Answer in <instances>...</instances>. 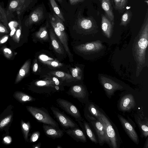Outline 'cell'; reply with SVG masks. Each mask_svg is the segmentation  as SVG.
<instances>
[{
	"instance_id": "1",
	"label": "cell",
	"mask_w": 148,
	"mask_h": 148,
	"mask_svg": "<svg viewBox=\"0 0 148 148\" xmlns=\"http://www.w3.org/2000/svg\"><path fill=\"white\" fill-rule=\"evenodd\" d=\"M26 108L28 111L38 121L59 128L58 123L51 116L47 110L44 108L32 106H27Z\"/></svg>"
},
{
	"instance_id": "2",
	"label": "cell",
	"mask_w": 148,
	"mask_h": 148,
	"mask_svg": "<svg viewBox=\"0 0 148 148\" xmlns=\"http://www.w3.org/2000/svg\"><path fill=\"white\" fill-rule=\"evenodd\" d=\"M105 127L108 140V143L110 147L118 148L119 146V140L113 125L106 116L102 113L101 118L99 120Z\"/></svg>"
},
{
	"instance_id": "3",
	"label": "cell",
	"mask_w": 148,
	"mask_h": 148,
	"mask_svg": "<svg viewBox=\"0 0 148 148\" xmlns=\"http://www.w3.org/2000/svg\"><path fill=\"white\" fill-rule=\"evenodd\" d=\"M84 116L93 126L98 136V143L100 145H102L105 143H108V140L104 126L99 120L87 114H84Z\"/></svg>"
},
{
	"instance_id": "4",
	"label": "cell",
	"mask_w": 148,
	"mask_h": 148,
	"mask_svg": "<svg viewBox=\"0 0 148 148\" xmlns=\"http://www.w3.org/2000/svg\"><path fill=\"white\" fill-rule=\"evenodd\" d=\"M56 101L60 106L68 114L74 117L77 121H82L83 120L77 107L71 102L65 99L58 98Z\"/></svg>"
},
{
	"instance_id": "5",
	"label": "cell",
	"mask_w": 148,
	"mask_h": 148,
	"mask_svg": "<svg viewBox=\"0 0 148 148\" xmlns=\"http://www.w3.org/2000/svg\"><path fill=\"white\" fill-rule=\"evenodd\" d=\"M50 108L55 117L64 128L72 129L78 127L76 123L58 108L52 106Z\"/></svg>"
},
{
	"instance_id": "6",
	"label": "cell",
	"mask_w": 148,
	"mask_h": 148,
	"mask_svg": "<svg viewBox=\"0 0 148 148\" xmlns=\"http://www.w3.org/2000/svg\"><path fill=\"white\" fill-rule=\"evenodd\" d=\"M77 23L79 28L86 32H95L97 30L98 28L95 20L92 16L88 17H79Z\"/></svg>"
},
{
	"instance_id": "7",
	"label": "cell",
	"mask_w": 148,
	"mask_h": 148,
	"mask_svg": "<svg viewBox=\"0 0 148 148\" xmlns=\"http://www.w3.org/2000/svg\"><path fill=\"white\" fill-rule=\"evenodd\" d=\"M118 116L122 126L129 137L135 143L138 144L139 143L138 137L133 127L121 115L118 114Z\"/></svg>"
},
{
	"instance_id": "8",
	"label": "cell",
	"mask_w": 148,
	"mask_h": 148,
	"mask_svg": "<svg viewBox=\"0 0 148 148\" xmlns=\"http://www.w3.org/2000/svg\"><path fill=\"white\" fill-rule=\"evenodd\" d=\"M101 82L109 98L111 97L116 90H121L123 88L118 84L107 78H102Z\"/></svg>"
},
{
	"instance_id": "9",
	"label": "cell",
	"mask_w": 148,
	"mask_h": 148,
	"mask_svg": "<svg viewBox=\"0 0 148 148\" xmlns=\"http://www.w3.org/2000/svg\"><path fill=\"white\" fill-rule=\"evenodd\" d=\"M136 105L135 99L131 94L123 96L119 103V108L122 111H127L134 108Z\"/></svg>"
},
{
	"instance_id": "10",
	"label": "cell",
	"mask_w": 148,
	"mask_h": 148,
	"mask_svg": "<svg viewBox=\"0 0 148 148\" xmlns=\"http://www.w3.org/2000/svg\"><path fill=\"white\" fill-rule=\"evenodd\" d=\"M26 2V0H11L6 12L7 15L15 12L18 13L23 11L27 7Z\"/></svg>"
},
{
	"instance_id": "11",
	"label": "cell",
	"mask_w": 148,
	"mask_h": 148,
	"mask_svg": "<svg viewBox=\"0 0 148 148\" xmlns=\"http://www.w3.org/2000/svg\"><path fill=\"white\" fill-rule=\"evenodd\" d=\"M51 23L53 27L55 34L58 37L60 41L64 46V49L70 58L72 57V54L70 52L68 45L67 35L65 32L60 30L56 26L53 21L51 18Z\"/></svg>"
},
{
	"instance_id": "12",
	"label": "cell",
	"mask_w": 148,
	"mask_h": 148,
	"mask_svg": "<svg viewBox=\"0 0 148 148\" xmlns=\"http://www.w3.org/2000/svg\"><path fill=\"white\" fill-rule=\"evenodd\" d=\"M68 94L79 101L84 99L88 95L87 90L84 87L80 85L72 86L68 92Z\"/></svg>"
},
{
	"instance_id": "13",
	"label": "cell",
	"mask_w": 148,
	"mask_h": 148,
	"mask_svg": "<svg viewBox=\"0 0 148 148\" xmlns=\"http://www.w3.org/2000/svg\"><path fill=\"white\" fill-rule=\"evenodd\" d=\"M43 128L45 134L53 139L60 138L64 135L63 131L51 125L43 124Z\"/></svg>"
},
{
	"instance_id": "14",
	"label": "cell",
	"mask_w": 148,
	"mask_h": 148,
	"mask_svg": "<svg viewBox=\"0 0 148 148\" xmlns=\"http://www.w3.org/2000/svg\"><path fill=\"white\" fill-rule=\"evenodd\" d=\"M100 43L97 42L86 43L77 45L75 47L77 50L83 53H89L97 51L102 48Z\"/></svg>"
},
{
	"instance_id": "15",
	"label": "cell",
	"mask_w": 148,
	"mask_h": 148,
	"mask_svg": "<svg viewBox=\"0 0 148 148\" xmlns=\"http://www.w3.org/2000/svg\"><path fill=\"white\" fill-rule=\"evenodd\" d=\"M65 132L68 135L77 142L85 143L87 141L84 133L79 127L68 129Z\"/></svg>"
},
{
	"instance_id": "16",
	"label": "cell",
	"mask_w": 148,
	"mask_h": 148,
	"mask_svg": "<svg viewBox=\"0 0 148 148\" xmlns=\"http://www.w3.org/2000/svg\"><path fill=\"white\" fill-rule=\"evenodd\" d=\"M101 28L103 32L108 37H110L112 34L114 22L110 21L103 14H101Z\"/></svg>"
},
{
	"instance_id": "17",
	"label": "cell",
	"mask_w": 148,
	"mask_h": 148,
	"mask_svg": "<svg viewBox=\"0 0 148 148\" xmlns=\"http://www.w3.org/2000/svg\"><path fill=\"white\" fill-rule=\"evenodd\" d=\"M102 113L93 103L88 102L86 104L85 114L100 120L101 118Z\"/></svg>"
},
{
	"instance_id": "18",
	"label": "cell",
	"mask_w": 148,
	"mask_h": 148,
	"mask_svg": "<svg viewBox=\"0 0 148 148\" xmlns=\"http://www.w3.org/2000/svg\"><path fill=\"white\" fill-rule=\"evenodd\" d=\"M44 17L43 12L40 8H38L34 10L29 15L26 21L28 25L36 23L41 20Z\"/></svg>"
},
{
	"instance_id": "19",
	"label": "cell",
	"mask_w": 148,
	"mask_h": 148,
	"mask_svg": "<svg viewBox=\"0 0 148 148\" xmlns=\"http://www.w3.org/2000/svg\"><path fill=\"white\" fill-rule=\"evenodd\" d=\"M101 7L105 16L111 21L114 22V15L110 0H100Z\"/></svg>"
},
{
	"instance_id": "20",
	"label": "cell",
	"mask_w": 148,
	"mask_h": 148,
	"mask_svg": "<svg viewBox=\"0 0 148 148\" xmlns=\"http://www.w3.org/2000/svg\"><path fill=\"white\" fill-rule=\"evenodd\" d=\"M80 126L86 133L88 137L92 142L95 144L98 143L96 137L88 123L85 120L77 121Z\"/></svg>"
},
{
	"instance_id": "21",
	"label": "cell",
	"mask_w": 148,
	"mask_h": 148,
	"mask_svg": "<svg viewBox=\"0 0 148 148\" xmlns=\"http://www.w3.org/2000/svg\"><path fill=\"white\" fill-rule=\"evenodd\" d=\"M49 34L52 45L54 50L59 54H63L64 51L62 46L51 29L49 30Z\"/></svg>"
},
{
	"instance_id": "22",
	"label": "cell",
	"mask_w": 148,
	"mask_h": 148,
	"mask_svg": "<svg viewBox=\"0 0 148 148\" xmlns=\"http://www.w3.org/2000/svg\"><path fill=\"white\" fill-rule=\"evenodd\" d=\"M30 61L27 60L19 70L16 79L15 83L21 81L28 73L29 69Z\"/></svg>"
},
{
	"instance_id": "23",
	"label": "cell",
	"mask_w": 148,
	"mask_h": 148,
	"mask_svg": "<svg viewBox=\"0 0 148 148\" xmlns=\"http://www.w3.org/2000/svg\"><path fill=\"white\" fill-rule=\"evenodd\" d=\"M39 58L43 63L54 67H59L62 65V63L58 61L53 60V59H51L45 55H40L39 56Z\"/></svg>"
},
{
	"instance_id": "24",
	"label": "cell",
	"mask_w": 148,
	"mask_h": 148,
	"mask_svg": "<svg viewBox=\"0 0 148 148\" xmlns=\"http://www.w3.org/2000/svg\"><path fill=\"white\" fill-rule=\"evenodd\" d=\"M14 97L21 102H26L35 100L32 97L21 92H17L14 94Z\"/></svg>"
},
{
	"instance_id": "25",
	"label": "cell",
	"mask_w": 148,
	"mask_h": 148,
	"mask_svg": "<svg viewBox=\"0 0 148 148\" xmlns=\"http://www.w3.org/2000/svg\"><path fill=\"white\" fill-rule=\"evenodd\" d=\"M136 120L142 134L146 138L148 135V122L142 121L138 118H136Z\"/></svg>"
},
{
	"instance_id": "26",
	"label": "cell",
	"mask_w": 148,
	"mask_h": 148,
	"mask_svg": "<svg viewBox=\"0 0 148 148\" xmlns=\"http://www.w3.org/2000/svg\"><path fill=\"white\" fill-rule=\"evenodd\" d=\"M132 16V13L130 9L126 10L122 15L120 25L126 26L130 21Z\"/></svg>"
},
{
	"instance_id": "27",
	"label": "cell",
	"mask_w": 148,
	"mask_h": 148,
	"mask_svg": "<svg viewBox=\"0 0 148 148\" xmlns=\"http://www.w3.org/2000/svg\"><path fill=\"white\" fill-rule=\"evenodd\" d=\"M50 73L62 81L71 80L73 78L72 76L70 74L62 71H51Z\"/></svg>"
},
{
	"instance_id": "28",
	"label": "cell",
	"mask_w": 148,
	"mask_h": 148,
	"mask_svg": "<svg viewBox=\"0 0 148 148\" xmlns=\"http://www.w3.org/2000/svg\"><path fill=\"white\" fill-rule=\"evenodd\" d=\"M35 36L37 38L42 40H47L49 39L48 31L45 27H41L36 32Z\"/></svg>"
},
{
	"instance_id": "29",
	"label": "cell",
	"mask_w": 148,
	"mask_h": 148,
	"mask_svg": "<svg viewBox=\"0 0 148 148\" xmlns=\"http://www.w3.org/2000/svg\"><path fill=\"white\" fill-rule=\"evenodd\" d=\"M21 126L24 139L25 141H28V134L31 128L30 124L29 121L25 122L22 120Z\"/></svg>"
},
{
	"instance_id": "30",
	"label": "cell",
	"mask_w": 148,
	"mask_h": 148,
	"mask_svg": "<svg viewBox=\"0 0 148 148\" xmlns=\"http://www.w3.org/2000/svg\"><path fill=\"white\" fill-rule=\"evenodd\" d=\"M35 84L36 86L40 87H51L54 88L56 85L53 80H38L36 82Z\"/></svg>"
},
{
	"instance_id": "31",
	"label": "cell",
	"mask_w": 148,
	"mask_h": 148,
	"mask_svg": "<svg viewBox=\"0 0 148 148\" xmlns=\"http://www.w3.org/2000/svg\"><path fill=\"white\" fill-rule=\"evenodd\" d=\"M51 5L54 12L58 17L63 21H65V19L61 11L54 0H49Z\"/></svg>"
},
{
	"instance_id": "32",
	"label": "cell",
	"mask_w": 148,
	"mask_h": 148,
	"mask_svg": "<svg viewBox=\"0 0 148 148\" xmlns=\"http://www.w3.org/2000/svg\"><path fill=\"white\" fill-rule=\"evenodd\" d=\"M51 18L57 27L60 31L64 32V27L62 21L56 15L51 16Z\"/></svg>"
},
{
	"instance_id": "33",
	"label": "cell",
	"mask_w": 148,
	"mask_h": 148,
	"mask_svg": "<svg viewBox=\"0 0 148 148\" xmlns=\"http://www.w3.org/2000/svg\"><path fill=\"white\" fill-rule=\"evenodd\" d=\"M73 77L77 80H80L82 77V71L78 67L75 66V68H72L71 70Z\"/></svg>"
},
{
	"instance_id": "34",
	"label": "cell",
	"mask_w": 148,
	"mask_h": 148,
	"mask_svg": "<svg viewBox=\"0 0 148 148\" xmlns=\"http://www.w3.org/2000/svg\"><path fill=\"white\" fill-rule=\"evenodd\" d=\"M7 16L6 12L0 5V21L8 28Z\"/></svg>"
},
{
	"instance_id": "35",
	"label": "cell",
	"mask_w": 148,
	"mask_h": 148,
	"mask_svg": "<svg viewBox=\"0 0 148 148\" xmlns=\"http://www.w3.org/2000/svg\"><path fill=\"white\" fill-rule=\"evenodd\" d=\"M12 115H10L3 119L0 122V129L2 128L8 124L11 121Z\"/></svg>"
},
{
	"instance_id": "36",
	"label": "cell",
	"mask_w": 148,
	"mask_h": 148,
	"mask_svg": "<svg viewBox=\"0 0 148 148\" xmlns=\"http://www.w3.org/2000/svg\"><path fill=\"white\" fill-rule=\"evenodd\" d=\"M128 1V0H121L118 11L119 12H122L126 7Z\"/></svg>"
},
{
	"instance_id": "37",
	"label": "cell",
	"mask_w": 148,
	"mask_h": 148,
	"mask_svg": "<svg viewBox=\"0 0 148 148\" xmlns=\"http://www.w3.org/2000/svg\"><path fill=\"white\" fill-rule=\"evenodd\" d=\"M40 135V133L38 131H35L32 135L30 138V141L31 143L36 141L39 138Z\"/></svg>"
},
{
	"instance_id": "38",
	"label": "cell",
	"mask_w": 148,
	"mask_h": 148,
	"mask_svg": "<svg viewBox=\"0 0 148 148\" xmlns=\"http://www.w3.org/2000/svg\"><path fill=\"white\" fill-rule=\"evenodd\" d=\"M21 26L20 24L18 28L17 29L15 35L14 36V39L16 40V42H18L19 41V39L20 36L21 34Z\"/></svg>"
},
{
	"instance_id": "39",
	"label": "cell",
	"mask_w": 148,
	"mask_h": 148,
	"mask_svg": "<svg viewBox=\"0 0 148 148\" xmlns=\"http://www.w3.org/2000/svg\"><path fill=\"white\" fill-rule=\"evenodd\" d=\"M3 53L5 56L8 58H10L12 56V51L8 48H5L3 50Z\"/></svg>"
},
{
	"instance_id": "40",
	"label": "cell",
	"mask_w": 148,
	"mask_h": 148,
	"mask_svg": "<svg viewBox=\"0 0 148 148\" xmlns=\"http://www.w3.org/2000/svg\"><path fill=\"white\" fill-rule=\"evenodd\" d=\"M121 0H113L114 8L115 10H118Z\"/></svg>"
},
{
	"instance_id": "41",
	"label": "cell",
	"mask_w": 148,
	"mask_h": 148,
	"mask_svg": "<svg viewBox=\"0 0 148 148\" xmlns=\"http://www.w3.org/2000/svg\"><path fill=\"white\" fill-rule=\"evenodd\" d=\"M12 139L11 137L7 136L4 137L3 138L4 143L6 144H10L12 142Z\"/></svg>"
},
{
	"instance_id": "42",
	"label": "cell",
	"mask_w": 148,
	"mask_h": 148,
	"mask_svg": "<svg viewBox=\"0 0 148 148\" xmlns=\"http://www.w3.org/2000/svg\"><path fill=\"white\" fill-rule=\"evenodd\" d=\"M85 0H69L70 4L73 5L77 4L79 3L83 2Z\"/></svg>"
},
{
	"instance_id": "43",
	"label": "cell",
	"mask_w": 148,
	"mask_h": 148,
	"mask_svg": "<svg viewBox=\"0 0 148 148\" xmlns=\"http://www.w3.org/2000/svg\"><path fill=\"white\" fill-rule=\"evenodd\" d=\"M8 32V30L5 27L0 23V32L7 33Z\"/></svg>"
},
{
	"instance_id": "44",
	"label": "cell",
	"mask_w": 148,
	"mask_h": 148,
	"mask_svg": "<svg viewBox=\"0 0 148 148\" xmlns=\"http://www.w3.org/2000/svg\"><path fill=\"white\" fill-rule=\"evenodd\" d=\"M8 25L11 29L12 30L13 29L15 28V27H16L17 23L13 22H11Z\"/></svg>"
},
{
	"instance_id": "45",
	"label": "cell",
	"mask_w": 148,
	"mask_h": 148,
	"mask_svg": "<svg viewBox=\"0 0 148 148\" xmlns=\"http://www.w3.org/2000/svg\"><path fill=\"white\" fill-rule=\"evenodd\" d=\"M8 36H6L0 40V43L3 44L5 42L8 40Z\"/></svg>"
},
{
	"instance_id": "46",
	"label": "cell",
	"mask_w": 148,
	"mask_h": 148,
	"mask_svg": "<svg viewBox=\"0 0 148 148\" xmlns=\"http://www.w3.org/2000/svg\"><path fill=\"white\" fill-rule=\"evenodd\" d=\"M36 61L37 60H36V62L34 64L33 68V71L34 72H36L38 69V64Z\"/></svg>"
},
{
	"instance_id": "47",
	"label": "cell",
	"mask_w": 148,
	"mask_h": 148,
	"mask_svg": "<svg viewBox=\"0 0 148 148\" xmlns=\"http://www.w3.org/2000/svg\"><path fill=\"white\" fill-rule=\"evenodd\" d=\"M54 82L55 84L56 85L58 86L60 84V82L57 78L56 77H53L52 80Z\"/></svg>"
},
{
	"instance_id": "48",
	"label": "cell",
	"mask_w": 148,
	"mask_h": 148,
	"mask_svg": "<svg viewBox=\"0 0 148 148\" xmlns=\"http://www.w3.org/2000/svg\"><path fill=\"white\" fill-rule=\"evenodd\" d=\"M41 146V143H39L33 145V147L34 148H40Z\"/></svg>"
},
{
	"instance_id": "49",
	"label": "cell",
	"mask_w": 148,
	"mask_h": 148,
	"mask_svg": "<svg viewBox=\"0 0 148 148\" xmlns=\"http://www.w3.org/2000/svg\"><path fill=\"white\" fill-rule=\"evenodd\" d=\"M16 31L15 28H14L11 30V31L10 34V35L11 36H12L14 35Z\"/></svg>"
},
{
	"instance_id": "50",
	"label": "cell",
	"mask_w": 148,
	"mask_h": 148,
	"mask_svg": "<svg viewBox=\"0 0 148 148\" xmlns=\"http://www.w3.org/2000/svg\"><path fill=\"white\" fill-rule=\"evenodd\" d=\"M148 138H147L146 141V143L144 145V148H148Z\"/></svg>"
},
{
	"instance_id": "51",
	"label": "cell",
	"mask_w": 148,
	"mask_h": 148,
	"mask_svg": "<svg viewBox=\"0 0 148 148\" xmlns=\"http://www.w3.org/2000/svg\"><path fill=\"white\" fill-rule=\"evenodd\" d=\"M55 88L56 90H59V87L58 85H56L55 86Z\"/></svg>"
},
{
	"instance_id": "52",
	"label": "cell",
	"mask_w": 148,
	"mask_h": 148,
	"mask_svg": "<svg viewBox=\"0 0 148 148\" xmlns=\"http://www.w3.org/2000/svg\"><path fill=\"white\" fill-rule=\"evenodd\" d=\"M57 148H62V147H61L60 146V145H58L57 147Z\"/></svg>"
},
{
	"instance_id": "53",
	"label": "cell",
	"mask_w": 148,
	"mask_h": 148,
	"mask_svg": "<svg viewBox=\"0 0 148 148\" xmlns=\"http://www.w3.org/2000/svg\"><path fill=\"white\" fill-rule=\"evenodd\" d=\"M59 1L60 2H61L62 1V0H57Z\"/></svg>"
}]
</instances>
